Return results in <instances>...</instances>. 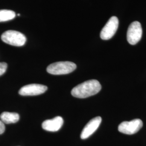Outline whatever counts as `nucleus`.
Instances as JSON below:
<instances>
[{
    "mask_svg": "<svg viewBox=\"0 0 146 146\" xmlns=\"http://www.w3.org/2000/svg\"><path fill=\"white\" fill-rule=\"evenodd\" d=\"M101 89V85L96 80H90L75 87L71 94L74 97L84 99L98 94Z\"/></svg>",
    "mask_w": 146,
    "mask_h": 146,
    "instance_id": "nucleus-1",
    "label": "nucleus"
},
{
    "mask_svg": "<svg viewBox=\"0 0 146 146\" xmlns=\"http://www.w3.org/2000/svg\"><path fill=\"white\" fill-rule=\"evenodd\" d=\"M76 68V65L72 62L60 61L53 63L47 68V72L52 75H64L73 72Z\"/></svg>",
    "mask_w": 146,
    "mask_h": 146,
    "instance_id": "nucleus-2",
    "label": "nucleus"
},
{
    "mask_svg": "<svg viewBox=\"0 0 146 146\" xmlns=\"http://www.w3.org/2000/svg\"><path fill=\"white\" fill-rule=\"evenodd\" d=\"M1 40L7 44L16 47L23 46L27 41L26 37L24 34L13 30L3 33L1 35Z\"/></svg>",
    "mask_w": 146,
    "mask_h": 146,
    "instance_id": "nucleus-3",
    "label": "nucleus"
},
{
    "mask_svg": "<svg viewBox=\"0 0 146 146\" xmlns=\"http://www.w3.org/2000/svg\"><path fill=\"white\" fill-rule=\"evenodd\" d=\"M143 126L142 120L139 119L131 120V121H123L119 125L118 130L120 133L132 135L136 134L140 131Z\"/></svg>",
    "mask_w": 146,
    "mask_h": 146,
    "instance_id": "nucleus-4",
    "label": "nucleus"
},
{
    "mask_svg": "<svg viewBox=\"0 0 146 146\" xmlns=\"http://www.w3.org/2000/svg\"><path fill=\"white\" fill-rule=\"evenodd\" d=\"M142 29L141 23L138 21L132 22L128 27L127 38V41L131 45H135L141 40Z\"/></svg>",
    "mask_w": 146,
    "mask_h": 146,
    "instance_id": "nucleus-5",
    "label": "nucleus"
},
{
    "mask_svg": "<svg viewBox=\"0 0 146 146\" xmlns=\"http://www.w3.org/2000/svg\"><path fill=\"white\" fill-rule=\"evenodd\" d=\"M119 26V20L116 16H112L107 22L100 33V37L104 40H110L114 35Z\"/></svg>",
    "mask_w": 146,
    "mask_h": 146,
    "instance_id": "nucleus-6",
    "label": "nucleus"
},
{
    "mask_svg": "<svg viewBox=\"0 0 146 146\" xmlns=\"http://www.w3.org/2000/svg\"><path fill=\"white\" fill-rule=\"evenodd\" d=\"M47 86L39 84H31L22 87L19 93L22 96H34L43 94L47 91Z\"/></svg>",
    "mask_w": 146,
    "mask_h": 146,
    "instance_id": "nucleus-7",
    "label": "nucleus"
},
{
    "mask_svg": "<svg viewBox=\"0 0 146 146\" xmlns=\"http://www.w3.org/2000/svg\"><path fill=\"white\" fill-rule=\"evenodd\" d=\"M101 121L102 119L100 116L95 117L89 121L82 131L81 134V138L84 140L87 139L90 136L92 135L99 128Z\"/></svg>",
    "mask_w": 146,
    "mask_h": 146,
    "instance_id": "nucleus-8",
    "label": "nucleus"
},
{
    "mask_svg": "<svg viewBox=\"0 0 146 146\" xmlns=\"http://www.w3.org/2000/svg\"><path fill=\"white\" fill-rule=\"evenodd\" d=\"M63 124V119L61 116H56L51 120L44 121L42 124V128L49 131H57Z\"/></svg>",
    "mask_w": 146,
    "mask_h": 146,
    "instance_id": "nucleus-9",
    "label": "nucleus"
},
{
    "mask_svg": "<svg viewBox=\"0 0 146 146\" xmlns=\"http://www.w3.org/2000/svg\"><path fill=\"white\" fill-rule=\"evenodd\" d=\"M1 120L6 124L15 123L20 120V115L16 113L3 112L0 115Z\"/></svg>",
    "mask_w": 146,
    "mask_h": 146,
    "instance_id": "nucleus-10",
    "label": "nucleus"
},
{
    "mask_svg": "<svg viewBox=\"0 0 146 146\" xmlns=\"http://www.w3.org/2000/svg\"><path fill=\"white\" fill-rule=\"evenodd\" d=\"M16 16L14 11L7 9L0 10V22L10 21L14 19Z\"/></svg>",
    "mask_w": 146,
    "mask_h": 146,
    "instance_id": "nucleus-11",
    "label": "nucleus"
},
{
    "mask_svg": "<svg viewBox=\"0 0 146 146\" xmlns=\"http://www.w3.org/2000/svg\"><path fill=\"white\" fill-rule=\"evenodd\" d=\"M7 63L5 62H0V76L2 75L6 72L7 69Z\"/></svg>",
    "mask_w": 146,
    "mask_h": 146,
    "instance_id": "nucleus-12",
    "label": "nucleus"
},
{
    "mask_svg": "<svg viewBox=\"0 0 146 146\" xmlns=\"http://www.w3.org/2000/svg\"><path fill=\"white\" fill-rule=\"evenodd\" d=\"M5 123L1 120H0V134H2L5 132Z\"/></svg>",
    "mask_w": 146,
    "mask_h": 146,
    "instance_id": "nucleus-13",
    "label": "nucleus"
},
{
    "mask_svg": "<svg viewBox=\"0 0 146 146\" xmlns=\"http://www.w3.org/2000/svg\"><path fill=\"white\" fill-rule=\"evenodd\" d=\"M17 15L20 16V14H17Z\"/></svg>",
    "mask_w": 146,
    "mask_h": 146,
    "instance_id": "nucleus-14",
    "label": "nucleus"
}]
</instances>
